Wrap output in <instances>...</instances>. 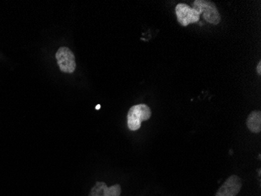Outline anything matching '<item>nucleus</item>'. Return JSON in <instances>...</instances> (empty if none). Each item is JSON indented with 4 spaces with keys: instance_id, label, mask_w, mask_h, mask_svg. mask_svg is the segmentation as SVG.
Masks as SVG:
<instances>
[{
    "instance_id": "obj_1",
    "label": "nucleus",
    "mask_w": 261,
    "mask_h": 196,
    "mask_svg": "<svg viewBox=\"0 0 261 196\" xmlns=\"http://www.w3.org/2000/svg\"><path fill=\"white\" fill-rule=\"evenodd\" d=\"M150 108L144 104L135 105L130 108L127 114V126L132 131L140 130L142 122L147 121L151 117Z\"/></svg>"
},
{
    "instance_id": "obj_2",
    "label": "nucleus",
    "mask_w": 261,
    "mask_h": 196,
    "mask_svg": "<svg viewBox=\"0 0 261 196\" xmlns=\"http://www.w3.org/2000/svg\"><path fill=\"white\" fill-rule=\"evenodd\" d=\"M193 9L200 14H204V18L208 23L218 25L221 21V15L216 6L211 1L195 0L193 3Z\"/></svg>"
},
{
    "instance_id": "obj_3",
    "label": "nucleus",
    "mask_w": 261,
    "mask_h": 196,
    "mask_svg": "<svg viewBox=\"0 0 261 196\" xmlns=\"http://www.w3.org/2000/svg\"><path fill=\"white\" fill-rule=\"evenodd\" d=\"M58 65L61 72L73 73L76 69L75 58L73 52L68 47H60L56 54Z\"/></svg>"
},
{
    "instance_id": "obj_4",
    "label": "nucleus",
    "mask_w": 261,
    "mask_h": 196,
    "mask_svg": "<svg viewBox=\"0 0 261 196\" xmlns=\"http://www.w3.org/2000/svg\"><path fill=\"white\" fill-rule=\"evenodd\" d=\"M175 13L178 23L182 26H188L190 24L197 23L201 17V14L195 10L185 4H179L176 6Z\"/></svg>"
},
{
    "instance_id": "obj_5",
    "label": "nucleus",
    "mask_w": 261,
    "mask_h": 196,
    "mask_svg": "<svg viewBox=\"0 0 261 196\" xmlns=\"http://www.w3.org/2000/svg\"><path fill=\"white\" fill-rule=\"evenodd\" d=\"M242 185L240 177L236 175L231 176L220 187L215 196H236L240 191Z\"/></svg>"
},
{
    "instance_id": "obj_6",
    "label": "nucleus",
    "mask_w": 261,
    "mask_h": 196,
    "mask_svg": "<svg viewBox=\"0 0 261 196\" xmlns=\"http://www.w3.org/2000/svg\"><path fill=\"white\" fill-rule=\"evenodd\" d=\"M121 188L120 184H114L111 187H107L105 183L96 182L91 190L89 196H120Z\"/></svg>"
},
{
    "instance_id": "obj_7",
    "label": "nucleus",
    "mask_w": 261,
    "mask_h": 196,
    "mask_svg": "<svg viewBox=\"0 0 261 196\" xmlns=\"http://www.w3.org/2000/svg\"><path fill=\"white\" fill-rule=\"evenodd\" d=\"M248 129L252 133H258L261 130V112L260 111H253L248 116L246 120Z\"/></svg>"
},
{
    "instance_id": "obj_8",
    "label": "nucleus",
    "mask_w": 261,
    "mask_h": 196,
    "mask_svg": "<svg viewBox=\"0 0 261 196\" xmlns=\"http://www.w3.org/2000/svg\"><path fill=\"white\" fill-rule=\"evenodd\" d=\"M256 72H257L259 75H261V62L259 61L258 65H256Z\"/></svg>"
},
{
    "instance_id": "obj_9",
    "label": "nucleus",
    "mask_w": 261,
    "mask_h": 196,
    "mask_svg": "<svg viewBox=\"0 0 261 196\" xmlns=\"http://www.w3.org/2000/svg\"><path fill=\"white\" fill-rule=\"evenodd\" d=\"M100 108H101V105H98L97 106H96V110H99V109H100Z\"/></svg>"
}]
</instances>
